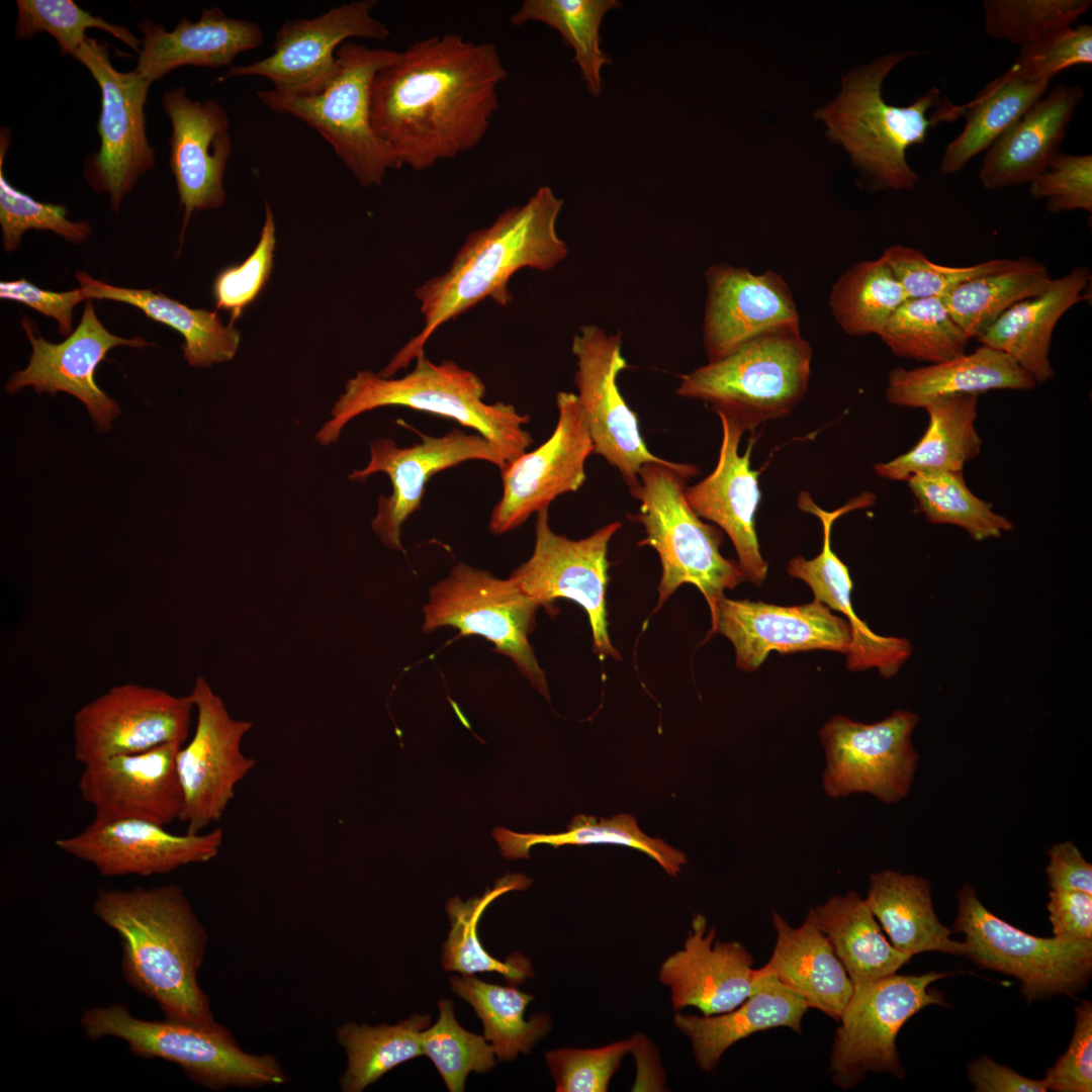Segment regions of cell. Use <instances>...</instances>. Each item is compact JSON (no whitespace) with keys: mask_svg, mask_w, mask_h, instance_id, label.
I'll use <instances>...</instances> for the list:
<instances>
[{"mask_svg":"<svg viewBox=\"0 0 1092 1092\" xmlns=\"http://www.w3.org/2000/svg\"><path fill=\"white\" fill-rule=\"evenodd\" d=\"M710 613V634L719 633L732 643L736 666L745 672L755 671L771 651L827 650L846 655L852 639L847 620L817 600L779 606L724 597Z\"/></svg>","mask_w":1092,"mask_h":1092,"instance_id":"obj_23","label":"cell"},{"mask_svg":"<svg viewBox=\"0 0 1092 1092\" xmlns=\"http://www.w3.org/2000/svg\"><path fill=\"white\" fill-rule=\"evenodd\" d=\"M771 918L777 941L769 961L762 968L799 994L808 1007L839 1020L853 985L818 927L812 910L808 911L803 924L795 928L775 911Z\"/></svg>","mask_w":1092,"mask_h":1092,"instance_id":"obj_35","label":"cell"},{"mask_svg":"<svg viewBox=\"0 0 1092 1092\" xmlns=\"http://www.w3.org/2000/svg\"><path fill=\"white\" fill-rule=\"evenodd\" d=\"M918 723L919 716L906 710L871 724L843 715L830 718L819 730L825 795L837 800L869 794L884 804L902 801L919 760L911 738Z\"/></svg>","mask_w":1092,"mask_h":1092,"instance_id":"obj_14","label":"cell"},{"mask_svg":"<svg viewBox=\"0 0 1092 1092\" xmlns=\"http://www.w3.org/2000/svg\"><path fill=\"white\" fill-rule=\"evenodd\" d=\"M493 837L500 847L503 856L509 859L529 858V849L536 844L561 845L618 844L636 848L655 859L670 876L680 873L687 856L666 844L660 838H651L643 833L634 816L619 814L609 819L598 820L594 816H575L565 832L517 833L504 827L493 830Z\"/></svg>","mask_w":1092,"mask_h":1092,"instance_id":"obj_46","label":"cell"},{"mask_svg":"<svg viewBox=\"0 0 1092 1092\" xmlns=\"http://www.w3.org/2000/svg\"><path fill=\"white\" fill-rule=\"evenodd\" d=\"M376 5L375 0L351 1L313 18L287 20L277 30L269 56L246 66H231L219 81L258 76L280 92L313 89L331 76L336 53L349 38L384 41L389 37L387 25L372 14Z\"/></svg>","mask_w":1092,"mask_h":1092,"instance_id":"obj_21","label":"cell"},{"mask_svg":"<svg viewBox=\"0 0 1092 1092\" xmlns=\"http://www.w3.org/2000/svg\"><path fill=\"white\" fill-rule=\"evenodd\" d=\"M754 990L739 1006L715 1015L676 1014V1027L692 1041L697 1065L705 1072L715 1069L722 1055L735 1042L772 1027H789L801 1033L808 1005L796 992L763 968L754 970Z\"/></svg>","mask_w":1092,"mask_h":1092,"instance_id":"obj_34","label":"cell"},{"mask_svg":"<svg viewBox=\"0 0 1092 1092\" xmlns=\"http://www.w3.org/2000/svg\"><path fill=\"white\" fill-rule=\"evenodd\" d=\"M421 441L398 447L390 438L370 443V459L348 478L363 481L375 473H385L391 482L389 495H380L371 528L389 549L403 552L401 527L421 509L425 486L436 473L471 460L486 461L503 469L507 462L481 435L459 429L435 437L419 433Z\"/></svg>","mask_w":1092,"mask_h":1092,"instance_id":"obj_20","label":"cell"},{"mask_svg":"<svg viewBox=\"0 0 1092 1092\" xmlns=\"http://www.w3.org/2000/svg\"><path fill=\"white\" fill-rule=\"evenodd\" d=\"M907 296L889 266L880 257L853 264L834 283L829 297L831 312L851 337L879 335Z\"/></svg>","mask_w":1092,"mask_h":1092,"instance_id":"obj_47","label":"cell"},{"mask_svg":"<svg viewBox=\"0 0 1092 1092\" xmlns=\"http://www.w3.org/2000/svg\"><path fill=\"white\" fill-rule=\"evenodd\" d=\"M1091 4V0H984V29L992 38L1023 47L1072 25Z\"/></svg>","mask_w":1092,"mask_h":1092,"instance_id":"obj_54","label":"cell"},{"mask_svg":"<svg viewBox=\"0 0 1092 1092\" xmlns=\"http://www.w3.org/2000/svg\"><path fill=\"white\" fill-rule=\"evenodd\" d=\"M864 900L899 951L966 957V942L951 939L952 931L939 921L924 878L891 870L872 874Z\"/></svg>","mask_w":1092,"mask_h":1092,"instance_id":"obj_37","label":"cell"},{"mask_svg":"<svg viewBox=\"0 0 1092 1092\" xmlns=\"http://www.w3.org/2000/svg\"><path fill=\"white\" fill-rule=\"evenodd\" d=\"M968 1077L978 1092H1045L1044 1080L1024 1077L1007 1066L982 1056L968 1068Z\"/></svg>","mask_w":1092,"mask_h":1092,"instance_id":"obj_64","label":"cell"},{"mask_svg":"<svg viewBox=\"0 0 1092 1092\" xmlns=\"http://www.w3.org/2000/svg\"><path fill=\"white\" fill-rule=\"evenodd\" d=\"M182 745L166 743L83 765L78 781L94 819L139 818L168 825L181 818L183 794L175 758Z\"/></svg>","mask_w":1092,"mask_h":1092,"instance_id":"obj_28","label":"cell"},{"mask_svg":"<svg viewBox=\"0 0 1092 1092\" xmlns=\"http://www.w3.org/2000/svg\"><path fill=\"white\" fill-rule=\"evenodd\" d=\"M640 1040L630 1038L598 1049L563 1048L546 1053L557 1092H605L622 1059Z\"/></svg>","mask_w":1092,"mask_h":1092,"instance_id":"obj_57","label":"cell"},{"mask_svg":"<svg viewBox=\"0 0 1092 1092\" xmlns=\"http://www.w3.org/2000/svg\"><path fill=\"white\" fill-rule=\"evenodd\" d=\"M162 106L172 126L169 165L183 208V235L195 211L216 209L225 201L230 121L218 102L192 100L182 86L165 91Z\"/></svg>","mask_w":1092,"mask_h":1092,"instance_id":"obj_26","label":"cell"},{"mask_svg":"<svg viewBox=\"0 0 1092 1092\" xmlns=\"http://www.w3.org/2000/svg\"><path fill=\"white\" fill-rule=\"evenodd\" d=\"M399 53L346 41L336 53L333 73L321 85L293 93L259 90L257 97L271 110L315 129L362 186H379L389 170L399 168L372 126V86Z\"/></svg>","mask_w":1092,"mask_h":1092,"instance_id":"obj_7","label":"cell"},{"mask_svg":"<svg viewBox=\"0 0 1092 1092\" xmlns=\"http://www.w3.org/2000/svg\"><path fill=\"white\" fill-rule=\"evenodd\" d=\"M621 6L616 0H526L510 21L514 25L539 21L556 29L573 49V62L579 66L588 91L599 96L601 69L612 64L600 47V26L609 10Z\"/></svg>","mask_w":1092,"mask_h":1092,"instance_id":"obj_48","label":"cell"},{"mask_svg":"<svg viewBox=\"0 0 1092 1092\" xmlns=\"http://www.w3.org/2000/svg\"><path fill=\"white\" fill-rule=\"evenodd\" d=\"M0 298L23 303L37 312L54 318L60 334L65 337L73 333L74 307L88 300L82 288L55 292L43 290L24 278L1 281Z\"/></svg>","mask_w":1092,"mask_h":1092,"instance_id":"obj_61","label":"cell"},{"mask_svg":"<svg viewBox=\"0 0 1092 1092\" xmlns=\"http://www.w3.org/2000/svg\"><path fill=\"white\" fill-rule=\"evenodd\" d=\"M811 910L853 986L894 975L912 958L886 939L866 900L854 891L833 895Z\"/></svg>","mask_w":1092,"mask_h":1092,"instance_id":"obj_40","label":"cell"},{"mask_svg":"<svg viewBox=\"0 0 1092 1092\" xmlns=\"http://www.w3.org/2000/svg\"><path fill=\"white\" fill-rule=\"evenodd\" d=\"M450 985L481 1019L483 1036L492 1044L498 1060L511 1061L519 1053L528 1054L550 1030L551 1019L547 1014L525 1018V1010L534 997L515 985L490 984L472 975L452 976Z\"/></svg>","mask_w":1092,"mask_h":1092,"instance_id":"obj_43","label":"cell"},{"mask_svg":"<svg viewBox=\"0 0 1092 1092\" xmlns=\"http://www.w3.org/2000/svg\"><path fill=\"white\" fill-rule=\"evenodd\" d=\"M1045 868L1051 890L1081 891L1092 895V864L1071 841L1054 844L1048 850Z\"/></svg>","mask_w":1092,"mask_h":1092,"instance_id":"obj_63","label":"cell"},{"mask_svg":"<svg viewBox=\"0 0 1092 1092\" xmlns=\"http://www.w3.org/2000/svg\"><path fill=\"white\" fill-rule=\"evenodd\" d=\"M562 205L549 186H541L522 205L506 209L490 225L470 233L450 267L416 289L424 327L379 375L389 378L406 369L426 354L425 345L442 325L482 300L508 305L513 299L509 282L520 269L549 271L563 261L568 248L556 230Z\"/></svg>","mask_w":1092,"mask_h":1092,"instance_id":"obj_2","label":"cell"},{"mask_svg":"<svg viewBox=\"0 0 1092 1092\" xmlns=\"http://www.w3.org/2000/svg\"><path fill=\"white\" fill-rule=\"evenodd\" d=\"M431 1024L427 1014H413L394 1025L347 1022L336 1039L347 1055L340 1078L343 1092H361L396 1066L423 1056L422 1031Z\"/></svg>","mask_w":1092,"mask_h":1092,"instance_id":"obj_44","label":"cell"},{"mask_svg":"<svg viewBox=\"0 0 1092 1092\" xmlns=\"http://www.w3.org/2000/svg\"><path fill=\"white\" fill-rule=\"evenodd\" d=\"M811 361L800 328L775 330L681 375L676 394L702 400L753 433L794 411L808 390Z\"/></svg>","mask_w":1092,"mask_h":1092,"instance_id":"obj_8","label":"cell"},{"mask_svg":"<svg viewBox=\"0 0 1092 1092\" xmlns=\"http://www.w3.org/2000/svg\"><path fill=\"white\" fill-rule=\"evenodd\" d=\"M142 46L135 71L151 82L182 66H230L242 53L264 42L254 21L232 18L219 7L203 9L192 21L182 17L172 30L150 19L140 21Z\"/></svg>","mask_w":1092,"mask_h":1092,"instance_id":"obj_31","label":"cell"},{"mask_svg":"<svg viewBox=\"0 0 1092 1092\" xmlns=\"http://www.w3.org/2000/svg\"><path fill=\"white\" fill-rule=\"evenodd\" d=\"M75 276L88 299H106L132 305L149 318L181 334L184 339L181 347L183 356L191 366L206 368L228 362L238 351L240 333L232 325H224L216 311L191 308L151 289L108 284L84 271L76 272Z\"/></svg>","mask_w":1092,"mask_h":1092,"instance_id":"obj_38","label":"cell"},{"mask_svg":"<svg viewBox=\"0 0 1092 1092\" xmlns=\"http://www.w3.org/2000/svg\"><path fill=\"white\" fill-rule=\"evenodd\" d=\"M73 57L88 69L101 93L96 126L100 147L86 158L84 177L95 192L109 196L111 208L117 212L125 195L155 165L145 115L153 82L135 70L115 69L104 40L87 37Z\"/></svg>","mask_w":1092,"mask_h":1092,"instance_id":"obj_13","label":"cell"},{"mask_svg":"<svg viewBox=\"0 0 1092 1092\" xmlns=\"http://www.w3.org/2000/svg\"><path fill=\"white\" fill-rule=\"evenodd\" d=\"M918 54L890 53L851 70L842 79L838 97L815 113L826 124L829 140L845 148L875 189H913L919 176L907 163V149L925 143L929 129L938 123L962 116V105L942 97L936 86L908 106L885 101L882 86L887 75Z\"/></svg>","mask_w":1092,"mask_h":1092,"instance_id":"obj_4","label":"cell"},{"mask_svg":"<svg viewBox=\"0 0 1092 1092\" xmlns=\"http://www.w3.org/2000/svg\"><path fill=\"white\" fill-rule=\"evenodd\" d=\"M222 840L219 828L174 834L154 821L122 818L94 819L82 831L56 839L55 845L92 864L103 877H149L207 862L218 854Z\"/></svg>","mask_w":1092,"mask_h":1092,"instance_id":"obj_24","label":"cell"},{"mask_svg":"<svg viewBox=\"0 0 1092 1092\" xmlns=\"http://www.w3.org/2000/svg\"><path fill=\"white\" fill-rule=\"evenodd\" d=\"M966 937V957L982 968L1014 976L1028 1001L1073 996L1092 973V939L1065 940L1028 934L991 913L966 883L958 893L953 922Z\"/></svg>","mask_w":1092,"mask_h":1092,"instance_id":"obj_11","label":"cell"},{"mask_svg":"<svg viewBox=\"0 0 1092 1092\" xmlns=\"http://www.w3.org/2000/svg\"><path fill=\"white\" fill-rule=\"evenodd\" d=\"M80 1023L89 1039L120 1038L134 1056L172 1062L191 1081L213 1091L289 1081L276 1057L245 1052L231 1030L218 1023L139 1019L123 1004L87 1009Z\"/></svg>","mask_w":1092,"mask_h":1092,"instance_id":"obj_9","label":"cell"},{"mask_svg":"<svg viewBox=\"0 0 1092 1092\" xmlns=\"http://www.w3.org/2000/svg\"><path fill=\"white\" fill-rule=\"evenodd\" d=\"M876 495L866 491L849 499L844 506L828 512L819 507L807 491L798 496V507L816 516L822 524L823 543L821 552L812 559L802 556L792 558L787 565L790 576L809 585L817 600L830 610L843 615L851 627L852 639L846 654V666L850 671L877 668L886 678L897 674L912 653L909 640L881 636L870 629L853 611L851 603L852 581L848 568L831 548V528L843 515L874 505Z\"/></svg>","mask_w":1092,"mask_h":1092,"instance_id":"obj_27","label":"cell"},{"mask_svg":"<svg viewBox=\"0 0 1092 1092\" xmlns=\"http://www.w3.org/2000/svg\"><path fill=\"white\" fill-rule=\"evenodd\" d=\"M699 473L696 465L669 460L644 464L639 482L629 489L639 503V512L630 520L643 525L646 537L638 542L657 552L661 564L657 611L682 584L695 585L706 599L710 612L745 581L738 562L724 557L722 532L704 523L686 497L687 481Z\"/></svg>","mask_w":1092,"mask_h":1092,"instance_id":"obj_6","label":"cell"},{"mask_svg":"<svg viewBox=\"0 0 1092 1092\" xmlns=\"http://www.w3.org/2000/svg\"><path fill=\"white\" fill-rule=\"evenodd\" d=\"M275 231L273 212L266 204L265 221L253 253L241 264L222 269L214 279L212 295L215 305L230 314L232 326L258 297L270 277L276 246Z\"/></svg>","mask_w":1092,"mask_h":1092,"instance_id":"obj_56","label":"cell"},{"mask_svg":"<svg viewBox=\"0 0 1092 1092\" xmlns=\"http://www.w3.org/2000/svg\"><path fill=\"white\" fill-rule=\"evenodd\" d=\"M10 144V129L1 127L0 225L3 249L7 253L16 251L23 234L28 230L50 231L75 244L85 242L92 232L88 221L69 220L65 205L37 201L7 181L4 161Z\"/></svg>","mask_w":1092,"mask_h":1092,"instance_id":"obj_52","label":"cell"},{"mask_svg":"<svg viewBox=\"0 0 1092 1092\" xmlns=\"http://www.w3.org/2000/svg\"><path fill=\"white\" fill-rule=\"evenodd\" d=\"M705 280L703 344L709 361L730 354L760 334L800 328L793 293L779 273L767 270L756 274L717 263L706 270Z\"/></svg>","mask_w":1092,"mask_h":1092,"instance_id":"obj_25","label":"cell"},{"mask_svg":"<svg viewBox=\"0 0 1092 1092\" xmlns=\"http://www.w3.org/2000/svg\"><path fill=\"white\" fill-rule=\"evenodd\" d=\"M1090 281L1088 267L1073 268L1053 279L1044 292L1005 310L977 338L978 342L1010 356L1036 384L1046 382L1055 376L1050 360L1055 327L1071 307L1087 299Z\"/></svg>","mask_w":1092,"mask_h":1092,"instance_id":"obj_33","label":"cell"},{"mask_svg":"<svg viewBox=\"0 0 1092 1092\" xmlns=\"http://www.w3.org/2000/svg\"><path fill=\"white\" fill-rule=\"evenodd\" d=\"M714 927L707 931L706 918H693L684 948L667 958L659 980L668 986L675 1010L688 1006L704 1015L733 1010L753 992V958L739 941L714 939Z\"/></svg>","mask_w":1092,"mask_h":1092,"instance_id":"obj_30","label":"cell"},{"mask_svg":"<svg viewBox=\"0 0 1092 1092\" xmlns=\"http://www.w3.org/2000/svg\"><path fill=\"white\" fill-rule=\"evenodd\" d=\"M1076 1024L1067 1052L1048 1070L1044 1083L1056 1092L1092 1091V1004L1075 1008Z\"/></svg>","mask_w":1092,"mask_h":1092,"instance_id":"obj_60","label":"cell"},{"mask_svg":"<svg viewBox=\"0 0 1092 1092\" xmlns=\"http://www.w3.org/2000/svg\"><path fill=\"white\" fill-rule=\"evenodd\" d=\"M1053 278L1031 257L1013 259L1000 270L973 278L942 298L954 322L977 339L1013 304L1044 292Z\"/></svg>","mask_w":1092,"mask_h":1092,"instance_id":"obj_42","label":"cell"},{"mask_svg":"<svg viewBox=\"0 0 1092 1092\" xmlns=\"http://www.w3.org/2000/svg\"><path fill=\"white\" fill-rule=\"evenodd\" d=\"M540 607L510 578L458 562L430 588L422 629L429 633L452 627L461 636L483 637L549 700L545 672L529 642Z\"/></svg>","mask_w":1092,"mask_h":1092,"instance_id":"obj_10","label":"cell"},{"mask_svg":"<svg viewBox=\"0 0 1092 1092\" xmlns=\"http://www.w3.org/2000/svg\"><path fill=\"white\" fill-rule=\"evenodd\" d=\"M507 78L493 43L456 33L412 43L375 77L371 121L398 168H432L475 148Z\"/></svg>","mask_w":1092,"mask_h":1092,"instance_id":"obj_1","label":"cell"},{"mask_svg":"<svg viewBox=\"0 0 1092 1092\" xmlns=\"http://www.w3.org/2000/svg\"><path fill=\"white\" fill-rule=\"evenodd\" d=\"M978 394L936 397L925 406L929 422L920 440L907 452L874 465L882 478L907 481L921 472H963L983 442L976 429Z\"/></svg>","mask_w":1092,"mask_h":1092,"instance_id":"obj_39","label":"cell"},{"mask_svg":"<svg viewBox=\"0 0 1092 1092\" xmlns=\"http://www.w3.org/2000/svg\"><path fill=\"white\" fill-rule=\"evenodd\" d=\"M571 350L576 358L574 383L595 452L617 468L629 489L639 482L641 467L663 462L647 448L637 415L624 399L617 380L629 367L622 354L620 334H607L596 325L579 328Z\"/></svg>","mask_w":1092,"mask_h":1092,"instance_id":"obj_17","label":"cell"},{"mask_svg":"<svg viewBox=\"0 0 1092 1092\" xmlns=\"http://www.w3.org/2000/svg\"><path fill=\"white\" fill-rule=\"evenodd\" d=\"M1035 381L1007 354L981 345L971 353L940 363L894 368L886 398L903 407H922L952 394H980L994 389L1030 390Z\"/></svg>","mask_w":1092,"mask_h":1092,"instance_id":"obj_36","label":"cell"},{"mask_svg":"<svg viewBox=\"0 0 1092 1092\" xmlns=\"http://www.w3.org/2000/svg\"><path fill=\"white\" fill-rule=\"evenodd\" d=\"M878 336L894 355L929 364L963 355L971 340L936 297L908 298Z\"/></svg>","mask_w":1092,"mask_h":1092,"instance_id":"obj_49","label":"cell"},{"mask_svg":"<svg viewBox=\"0 0 1092 1092\" xmlns=\"http://www.w3.org/2000/svg\"><path fill=\"white\" fill-rule=\"evenodd\" d=\"M948 976L891 975L853 986L839 1018L831 1056L833 1082L841 1089L856 1086L867 1072L890 1073L903 1078L904 1069L896 1048L897 1034L914 1014L929 1005L945 1006L943 997L929 986Z\"/></svg>","mask_w":1092,"mask_h":1092,"instance_id":"obj_12","label":"cell"},{"mask_svg":"<svg viewBox=\"0 0 1092 1092\" xmlns=\"http://www.w3.org/2000/svg\"><path fill=\"white\" fill-rule=\"evenodd\" d=\"M1083 97L1081 86L1060 84L1035 102L986 151L979 171L983 186L1029 184L1059 153Z\"/></svg>","mask_w":1092,"mask_h":1092,"instance_id":"obj_32","label":"cell"},{"mask_svg":"<svg viewBox=\"0 0 1092 1092\" xmlns=\"http://www.w3.org/2000/svg\"><path fill=\"white\" fill-rule=\"evenodd\" d=\"M197 721L191 740L175 758L183 794L180 820L186 833L198 834L218 821L235 797L236 786L255 766L242 751L252 723L234 719L208 682L197 676L190 693Z\"/></svg>","mask_w":1092,"mask_h":1092,"instance_id":"obj_16","label":"cell"},{"mask_svg":"<svg viewBox=\"0 0 1092 1092\" xmlns=\"http://www.w3.org/2000/svg\"><path fill=\"white\" fill-rule=\"evenodd\" d=\"M1049 80H1027L1010 70L989 83L977 97L962 105L966 123L944 150L940 171L960 172L974 157L1012 126L1046 91Z\"/></svg>","mask_w":1092,"mask_h":1092,"instance_id":"obj_41","label":"cell"},{"mask_svg":"<svg viewBox=\"0 0 1092 1092\" xmlns=\"http://www.w3.org/2000/svg\"><path fill=\"white\" fill-rule=\"evenodd\" d=\"M881 258L902 286L907 298H943L958 286L978 276L1000 270L1013 259H992L970 266H945L923 253L901 245L885 249Z\"/></svg>","mask_w":1092,"mask_h":1092,"instance_id":"obj_55","label":"cell"},{"mask_svg":"<svg viewBox=\"0 0 1092 1092\" xmlns=\"http://www.w3.org/2000/svg\"><path fill=\"white\" fill-rule=\"evenodd\" d=\"M532 880L522 874H512L498 879L492 889L487 888L480 897L466 902L455 897L447 902L446 910L451 929L443 944L442 964L446 971L461 975L498 973L511 985L521 984L533 976L529 960L520 952L512 953L502 962L489 954L478 937V922L486 907L498 896L515 890H525Z\"/></svg>","mask_w":1092,"mask_h":1092,"instance_id":"obj_45","label":"cell"},{"mask_svg":"<svg viewBox=\"0 0 1092 1092\" xmlns=\"http://www.w3.org/2000/svg\"><path fill=\"white\" fill-rule=\"evenodd\" d=\"M400 378H385L360 370L345 384L328 420L315 434L322 446L338 441L345 426L356 417L383 406H404L437 415L471 428L511 462L531 446L533 439L523 426L529 416L513 404L483 400L486 387L474 372L452 360L432 362L426 354Z\"/></svg>","mask_w":1092,"mask_h":1092,"instance_id":"obj_5","label":"cell"},{"mask_svg":"<svg viewBox=\"0 0 1092 1092\" xmlns=\"http://www.w3.org/2000/svg\"><path fill=\"white\" fill-rule=\"evenodd\" d=\"M722 442L714 470L697 484L687 486L686 497L694 512L720 527L730 538L737 562L746 580L763 584L768 563L760 553L755 516L760 500L758 471L751 468L750 455L755 440L739 453L742 426L718 414Z\"/></svg>","mask_w":1092,"mask_h":1092,"instance_id":"obj_29","label":"cell"},{"mask_svg":"<svg viewBox=\"0 0 1092 1092\" xmlns=\"http://www.w3.org/2000/svg\"><path fill=\"white\" fill-rule=\"evenodd\" d=\"M1033 199H1044L1053 213L1092 212V156L1058 153L1029 183Z\"/></svg>","mask_w":1092,"mask_h":1092,"instance_id":"obj_59","label":"cell"},{"mask_svg":"<svg viewBox=\"0 0 1092 1092\" xmlns=\"http://www.w3.org/2000/svg\"><path fill=\"white\" fill-rule=\"evenodd\" d=\"M439 1010L437 1022L422 1031L424 1055L434 1063L450 1092H462L470 1072L487 1073L494 1067L495 1051L484 1036L458 1023L453 1001L441 999Z\"/></svg>","mask_w":1092,"mask_h":1092,"instance_id":"obj_51","label":"cell"},{"mask_svg":"<svg viewBox=\"0 0 1092 1092\" xmlns=\"http://www.w3.org/2000/svg\"><path fill=\"white\" fill-rule=\"evenodd\" d=\"M15 36L29 39L44 31L54 36L64 56H74L86 38V30H104L140 53L142 40L127 27L109 23L83 10L72 0H17Z\"/></svg>","mask_w":1092,"mask_h":1092,"instance_id":"obj_53","label":"cell"},{"mask_svg":"<svg viewBox=\"0 0 1092 1092\" xmlns=\"http://www.w3.org/2000/svg\"><path fill=\"white\" fill-rule=\"evenodd\" d=\"M536 516L533 553L509 578L548 613L557 599L577 603L587 614L597 655L601 660L620 659L609 635L606 592L609 543L621 523H610L583 539L572 540L551 529L548 508Z\"/></svg>","mask_w":1092,"mask_h":1092,"instance_id":"obj_15","label":"cell"},{"mask_svg":"<svg viewBox=\"0 0 1092 1092\" xmlns=\"http://www.w3.org/2000/svg\"><path fill=\"white\" fill-rule=\"evenodd\" d=\"M20 324L31 345L26 368L14 372L6 382L9 393L32 387L37 393L66 392L81 400L100 431L109 430L119 416L117 402L95 382V370L115 347H149L142 337L122 338L110 333L99 321L93 299L85 301L79 325L61 343L44 340L27 317Z\"/></svg>","mask_w":1092,"mask_h":1092,"instance_id":"obj_22","label":"cell"},{"mask_svg":"<svg viewBox=\"0 0 1092 1092\" xmlns=\"http://www.w3.org/2000/svg\"><path fill=\"white\" fill-rule=\"evenodd\" d=\"M194 703L135 684L116 686L74 715V757L84 764L146 751L166 743L183 745Z\"/></svg>","mask_w":1092,"mask_h":1092,"instance_id":"obj_18","label":"cell"},{"mask_svg":"<svg viewBox=\"0 0 1092 1092\" xmlns=\"http://www.w3.org/2000/svg\"><path fill=\"white\" fill-rule=\"evenodd\" d=\"M1092 63V27L1067 25L1053 29L1036 41L1023 46L1008 69L1027 80H1049L1076 65Z\"/></svg>","mask_w":1092,"mask_h":1092,"instance_id":"obj_58","label":"cell"},{"mask_svg":"<svg viewBox=\"0 0 1092 1092\" xmlns=\"http://www.w3.org/2000/svg\"><path fill=\"white\" fill-rule=\"evenodd\" d=\"M906 482L919 511L932 524L960 527L976 541L999 538L1014 527L970 490L963 472H921Z\"/></svg>","mask_w":1092,"mask_h":1092,"instance_id":"obj_50","label":"cell"},{"mask_svg":"<svg viewBox=\"0 0 1092 1092\" xmlns=\"http://www.w3.org/2000/svg\"><path fill=\"white\" fill-rule=\"evenodd\" d=\"M1055 937L1092 939V895L1072 890H1051L1046 905Z\"/></svg>","mask_w":1092,"mask_h":1092,"instance_id":"obj_62","label":"cell"},{"mask_svg":"<svg viewBox=\"0 0 1092 1092\" xmlns=\"http://www.w3.org/2000/svg\"><path fill=\"white\" fill-rule=\"evenodd\" d=\"M556 405L552 435L500 469L503 494L489 521L494 535L519 528L559 495L577 491L586 479L585 462L595 447L577 395L560 391Z\"/></svg>","mask_w":1092,"mask_h":1092,"instance_id":"obj_19","label":"cell"},{"mask_svg":"<svg viewBox=\"0 0 1092 1092\" xmlns=\"http://www.w3.org/2000/svg\"><path fill=\"white\" fill-rule=\"evenodd\" d=\"M93 913L120 938L125 981L155 1001L166 1018L217 1023L197 980L207 933L181 887L102 889Z\"/></svg>","mask_w":1092,"mask_h":1092,"instance_id":"obj_3","label":"cell"}]
</instances>
